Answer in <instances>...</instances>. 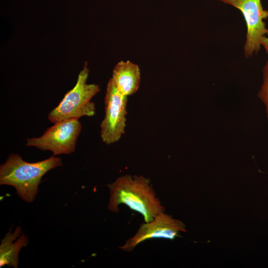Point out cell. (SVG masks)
<instances>
[{
	"instance_id": "cell-1",
	"label": "cell",
	"mask_w": 268,
	"mask_h": 268,
	"mask_svg": "<svg viewBox=\"0 0 268 268\" xmlns=\"http://www.w3.org/2000/svg\"><path fill=\"white\" fill-rule=\"evenodd\" d=\"M110 192L108 209L119 211V205L124 204L138 212L148 222L161 212L165 211L150 184V179L142 175H125L107 185Z\"/></svg>"
},
{
	"instance_id": "cell-2",
	"label": "cell",
	"mask_w": 268,
	"mask_h": 268,
	"mask_svg": "<svg viewBox=\"0 0 268 268\" xmlns=\"http://www.w3.org/2000/svg\"><path fill=\"white\" fill-rule=\"evenodd\" d=\"M62 165V159L53 155L30 163L23 160L19 154L12 153L0 166V184L14 187L22 200L32 202L42 177L49 170Z\"/></svg>"
},
{
	"instance_id": "cell-3",
	"label": "cell",
	"mask_w": 268,
	"mask_h": 268,
	"mask_svg": "<svg viewBox=\"0 0 268 268\" xmlns=\"http://www.w3.org/2000/svg\"><path fill=\"white\" fill-rule=\"evenodd\" d=\"M89 71L85 62L74 87L65 94L59 104L48 114V119L51 123L95 114V104L90 100L100 91V88L97 84L87 83Z\"/></svg>"
},
{
	"instance_id": "cell-4",
	"label": "cell",
	"mask_w": 268,
	"mask_h": 268,
	"mask_svg": "<svg viewBox=\"0 0 268 268\" xmlns=\"http://www.w3.org/2000/svg\"><path fill=\"white\" fill-rule=\"evenodd\" d=\"M81 124L77 118H69L54 123L41 136L28 138L26 145L41 150H50L53 156L69 154L75 151Z\"/></svg>"
},
{
	"instance_id": "cell-5",
	"label": "cell",
	"mask_w": 268,
	"mask_h": 268,
	"mask_svg": "<svg viewBox=\"0 0 268 268\" xmlns=\"http://www.w3.org/2000/svg\"><path fill=\"white\" fill-rule=\"evenodd\" d=\"M127 96L120 93L110 78L105 97V116L100 127L101 138L106 144L119 140L126 127Z\"/></svg>"
},
{
	"instance_id": "cell-6",
	"label": "cell",
	"mask_w": 268,
	"mask_h": 268,
	"mask_svg": "<svg viewBox=\"0 0 268 268\" xmlns=\"http://www.w3.org/2000/svg\"><path fill=\"white\" fill-rule=\"evenodd\" d=\"M232 5L242 13L247 27L246 39L244 47L246 58L250 57L261 49V40L268 35L264 19L268 18V11L265 10L261 0H218Z\"/></svg>"
},
{
	"instance_id": "cell-7",
	"label": "cell",
	"mask_w": 268,
	"mask_h": 268,
	"mask_svg": "<svg viewBox=\"0 0 268 268\" xmlns=\"http://www.w3.org/2000/svg\"><path fill=\"white\" fill-rule=\"evenodd\" d=\"M186 231V225L183 222L162 212L151 221L142 224L135 235L119 248L130 252L147 240L163 238L172 240L178 236L180 232Z\"/></svg>"
},
{
	"instance_id": "cell-8",
	"label": "cell",
	"mask_w": 268,
	"mask_h": 268,
	"mask_svg": "<svg viewBox=\"0 0 268 268\" xmlns=\"http://www.w3.org/2000/svg\"><path fill=\"white\" fill-rule=\"evenodd\" d=\"M111 79L118 90L123 95L129 96L138 89L140 72L137 65L129 61H120L114 68Z\"/></svg>"
},
{
	"instance_id": "cell-9",
	"label": "cell",
	"mask_w": 268,
	"mask_h": 268,
	"mask_svg": "<svg viewBox=\"0 0 268 268\" xmlns=\"http://www.w3.org/2000/svg\"><path fill=\"white\" fill-rule=\"evenodd\" d=\"M20 226L16 227L13 233L10 230L1 240L0 245V267L4 266L17 268L18 266V254L22 247L28 243L26 235H22Z\"/></svg>"
},
{
	"instance_id": "cell-10",
	"label": "cell",
	"mask_w": 268,
	"mask_h": 268,
	"mask_svg": "<svg viewBox=\"0 0 268 268\" xmlns=\"http://www.w3.org/2000/svg\"><path fill=\"white\" fill-rule=\"evenodd\" d=\"M263 83L258 93V97L265 104L268 119V60L263 70Z\"/></svg>"
},
{
	"instance_id": "cell-11",
	"label": "cell",
	"mask_w": 268,
	"mask_h": 268,
	"mask_svg": "<svg viewBox=\"0 0 268 268\" xmlns=\"http://www.w3.org/2000/svg\"><path fill=\"white\" fill-rule=\"evenodd\" d=\"M261 45H262L268 55V36H264L261 40Z\"/></svg>"
}]
</instances>
